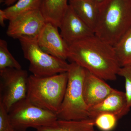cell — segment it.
Returning a JSON list of instances; mask_svg holds the SVG:
<instances>
[{"mask_svg": "<svg viewBox=\"0 0 131 131\" xmlns=\"http://www.w3.org/2000/svg\"><path fill=\"white\" fill-rule=\"evenodd\" d=\"M68 59L104 80H116L121 68L113 46L95 34L70 45Z\"/></svg>", "mask_w": 131, "mask_h": 131, "instance_id": "cell-1", "label": "cell"}, {"mask_svg": "<svg viewBox=\"0 0 131 131\" xmlns=\"http://www.w3.org/2000/svg\"><path fill=\"white\" fill-rule=\"evenodd\" d=\"M131 27V0H103L100 2L95 34L114 45Z\"/></svg>", "mask_w": 131, "mask_h": 131, "instance_id": "cell-2", "label": "cell"}, {"mask_svg": "<svg viewBox=\"0 0 131 131\" xmlns=\"http://www.w3.org/2000/svg\"><path fill=\"white\" fill-rule=\"evenodd\" d=\"M68 72L45 77L29 75L26 98L33 104L56 114L65 94Z\"/></svg>", "mask_w": 131, "mask_h": 131, "instance_id": "cell-3", "label": "cell"}, {"mask_svg": "<svg viewBox=\"0 0 131 131\" xmlns=\"http://www.w3.org/2000/svg\"><path fill=\"white\" fill-rule=\"evenodd\" d=\"M70 64L67 72L68 84L57 116L58 119L67 121L90 118L89 107L83 95V82L86 70L75 63Z\"/></svg>", "mask_w": 131, "mask_h": 131, "instance_id": "cell-4", "label": "cell"}, {"mask_svg": "<svg viewBox=\"0 0 131 131\" xmlns=\"http://www.w3.org/2000/svg\"><path fill=\"white\" fill-rule=\"evenodd\" d=\"M19 40L24 57L30 63L29 70L34 75L45 77L68 72L70 64L43 51L37 40L26 37Z\"/></svg>", "mask_w": 131, "mask_h": 131, "instance_id": "cell-5", "label": "cell"}, {"mask_svg": "<svg viewBox=\"0 0 131 131\" xmlns=\"http://www.w3.org/2000/svg\"><path fill=\"white\" fill-rule=\"evenodd\" d=\"M8 113L15 131H26L30 127L36 129L55 126L58 120L56 113L35 105L26 98L15 103Z\"/></svg>", "mask_w": 131, "mask_h": 131, "instance_id": "cell-6", "label": "cell"}, {"mask_svg": "<svg viewBox=\"0 0 131 131\" xmlns=\"http://www.w3.org/2000/svg\"><path fill=\"white\" fill-rule=\"evenodd\" d=\"M29 76L22 69L0 70V102L8 112L15 103L26 97Z\"/></svg>", "mask_w": 131, "mask_h": 131, "instance_id": "cell-7", "label": "cell"}, {"mask_svg": "<svg viewBox=\"0 0 131 131\" xmlns=\"http://www.w3.org/2000/svg\"><path fill=\"white\" fill-rule=\"evenodd\" d=\"M9 21L7 34L18 39L26 37L37 40L47 23L40 9L27 12Z\"/></svg>", "mask_w": 131, "mask_h": 131, "instance_id": "cell-8", "label": "cell"}, {"mask_svg": "<svg viewBox=\"0 0 131 131\" xmlns=\"http://www.w3.org/2000/svg\"><path fill=\"white\" fill-rule=\"evenodd\" d=\"M59 28L61 36L69 46L95 34L94 31L76 14L69 5Z\"/></svg>", "mask_w": 131, "mask_h": 131, "instance_id": "cell-9", "label": "cell"}, {"mask_svg": "<svg viewBox=\"0 0 131 131\" xmlns=\"http://www.w3.org/2000/svg\"><path fill=\"white\" fill-rule=\"evenodd\" d=\"M58 27L47 23L37 41L43 51L58 58L68 59L69 46L59 32Z\"/></svg>", "mask_w": 131, "mask_h": 131, "instance_id": "cell-10", "label": "cell"}, {"mask_svg": "<svg viewBox=\"0 0 131 131\" xmlns=\"http://www.w3.org/2000/svg\"><path fill=\"white\" fill-rule=\"evenodd\" d=\"M130 107L128 106L125 93L114 89L100 103L89 108L90 118L103 113H110L121 118L127 114Z\"/></svg>", "mask_w": 131, "mask_h": 131, "instance_id": "cell-11", "label": "cell"}, {"mask_svg": "<svg viewBox=\"0 0 131 131\" xmlns=\"http://www.w3.org/2000/svg\"><path fill=\"white\" fill-rule=\"evenodd\" d=\"M114 89L105 80L86 70L83 82V95L89 108L102 101Z\"/></svg>", "mask_w": 131, "mask_h": 131, "instance_id": "cell-12", "label": "cell"}, {"mask_svg": "<svg viewBox=\"0 0 131 131\" xmlns=\"http://www.w3.org/2000/svg\"><path fill=\"white\" fill-rule=\"evenodd\" d=\"M100 2L95 0H69L75 13L94 32L99 18Z\"/></svg>", "mask_w": 131, "mask_h": 131, "instance_id": "cell-13", "label": "cell"}, {"mask_svg": "<svg viewBox=\"0 0 131 131\" xmlns=\"http://www.w3.org/2000/svg\"><path fill=\"white\" fill-rule=\"evenodd\" d=\"M69 0H43L40 10L47 23L59 28Z\"/></svg>", "mask_w": 131, "mask_h": 131, "instance_id": "cell-14", "label": "cell"}, {"mask_svg": "<svg viewBox=\"0 0 131 131\" xmlns=\"http://www.w3.org/2000/svg\"><path fill=\"white\" fill-rule=\"evenodd\" d=\"M94 120L93 119L76 121L58 119L55 126L41 127L37 131H95Z\"/></svg>", "mask_w": 131, "mask_h": 131, "instance_id": "cell-15", "label": "cell"}, {"mask_svg": "<svg viewBox=\"0 0 131 131\" xmlns=\"http://www.w3.org/2000/svg\"><path fill=\"white\" fill-rule=\"evenodd\" d=\"M113 47L121 67L131 66V27Z\"/></svg>", "mask_w": 131, "mask_h": 131, "instance_id": "cell-16", "label": "cell"}, {"mask_svg": "<svg viewBox=\"0 0 131 131\" xmlns=\"http://www.w3.org/2000/svg\"><path fill=\"white\" fill-rule=\"evenodd\" d=\"M43 0H17L13 5L4 9L7 19H14L27 12L40 9Z\"/></svg>", "mask_w": 131, "mask_h": 131, "instance_id": "cell-17", "label": "cell"}, {"mask_svg": "<svg viewBox=\"0 0 131 131\" xmlns=\"http://www.w3.org/2000/svg\"><path fill=\"white\" fill-rule=\"evenodd\" d=\"M7 68L21 69L18 62L10 53L8 47L7 42L0 39V70Z\"/></svg>", "mask_w": 131, "mask_h": 131, "instance_id": "cell-18", "label": "cell"}, {"mask_svg": "<svg viewBox=\"0 0 131 131\" xmlns=\"http://www.w3.org/2000/svg\"><path fill=\"white\" fill-rule=\"evenodd\" d=\"M119 119L114 114L103 113L98 115L94 119L95 126L102 131H112L115 128Z\"/></svg>", "mask_w": 131, "mask_h": 131, "instance_id": "cell-19", "label": "cell"}, {"mask_svg": "<svg viewBox=\"0 0 131 131\" xmlns=\"http://www.w3.org/2000/svg\"><path fill=\"white\" fill-rule=\"evenodd\" d=\"M118 75L125 78V95L128 106L131 108V66L121 67Z\"/></svg>", "mask_w": 131, "mask_h": 131, "instance_id": "cell-20", "label": "cell"}, {"mask_svg": "<svg viewBox=\"0 0 131 131\" xmlns=\"http://www.w3.org/2000/svg\"><path fill=\"white\" fill-rule=\"evenodd\" d=\"M0 131H15L9 118L7 110L0 102Z\"/></svg>", "mask_w": 131, "mask_h": 131, "instance_id": "cell-21", "label": "cell"}, {"mask_svg": "<svg viewBox=\"0 0 131 131\" xmlns=\"http://www.w3.org/2000/svg\"><path fill=\"white\" fill-rule=\"evenodd\" d=\"M7 19L6 15L4 9H0V24L2 27L5 26V21Z\"/></svg>", "mask_w": 131, "mask_h": 131, "instance_id": "cell-22", "label": "cell"}, {"mask_svg": "<svg viewBox=\"0 0 131 131\" xmlns=\"http://www.w3.org/2000/svg\"><path fill=\"white\" fill-rule=\"evenodd\" d=\"M17 1V0H5L4 3L5 5L8 7L13 5Z\"/></svg>", "mask_w": 131, "mask_h": 131, "instance_id": "cell-23", "label": "cell"}, {"mask_svg": "<svg viewBox=\"0 0 131 131\" xmlns=\"http://www.w3.org/2000/svg\"><path fill=\"white\" fill-rule=\"evenodd\" d=\"M95 1H96L98 2H101L103 0H95Z\"/></svg>", "mask_w": 131, "mask_h": 131, "instance_id": "cell-24", "label": "cell"}, {"mask_svg": "<svg viewBox=\"0 0 131 131\" xmlns=\"http://www.w3.org/2000/svg\"></svg>", "mask_w": 131, "mask_h": 131, "instance_id": "cell-25", "label": "cell"}, {"mask_svg": "<svg viewBox=\"0 0 131 131\" xmlns=\"http://www.w3.org/2000/svg\"></svg>", "mask_w": 131, "mask_h": 131, "instance_id": "cell-26", "label": "cell"}]
</instances>
